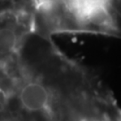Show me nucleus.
I'll list each match as a JSON object with an SVG mask.
<instances>
[{"label": "nucleus", "instance_id": "1", "mask_svg": "<svg viewBox=\"0 0 121 121\" xmlns=\"http://www.w3.org/2000/svg\"><path fill=\"white\" fill-rule=\"evenodd\" d=\"M19 100L23 109L29 112H46L50 106V95L40 83L30 82L22 88Z\"/></svg>", "mask_w": 121, "mask_h": 121}, {"label": "nucleus", "instance_id": "2", "mask_svg": "<svg viewBox=\"0 0 121 121\" xmlns=\"http://www.w3.org/2000/svg\"><path fill=\"white\" fill-rule=\"evenodd\" d=\"M0 121H17V120L12 119V118H3V119H0Z\"/></svg>", "mask_w": 121, "mask_h": 121}]
</instances>
